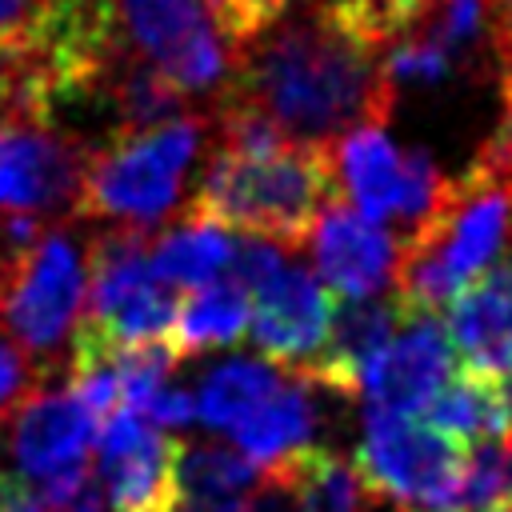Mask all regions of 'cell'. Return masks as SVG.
<instances>
[{"label":"cell","mask_w":512,"mask_h":512,"mask_svg":"<svg viewBox=\"0 0 512 512\" xmlns=\"http://www.w3.org/2000/svg\"><path fill=\"white\" fill-rule=\"evenodd\" d=\"M228 76L220 104L260 116L292 144L332 148L352 128L388 124L396 108L380 56L352 40L324 8H308L236 48Z\"/></svg>","instance_id":"1"},{"label":"cell","mask_w":512,"mask_h":512,"mask_svg":"<svg viewBox=\"0 0 512 512\" xmlns=\"http://www.w3.org/2000/svg\"><path fill=\"white\" fill-rule=\"evenodd\" d=\"M512 236V172L480 152L440 204L400 236L392 284L404 316H432L476 280Z\"/></svg>","instance_id":"2"},{"label":"cell","mask_w":512,"mask_h":512,"mask_svg":"<svg viewBox=\"0 0 512 512\" xmlns=\"http://www.w3.org/2000/svg\"><path fill=\"white\" fill-rule=\"evenodd\" d=\"M332 180V148L324 144H276L264 152L220 144L200 176L188 216L300 248L312 220L332 200Z\"/></svg>","instance_id":"3"},{"label":"cell","mask_w":512,"mask_h":512,"mask_svg":"<svg viewBox=\"0 0 512 512\" xmlns=\"http://www.w3.org/2000/svg\"><path fill=\"white\" fill-rule=\"evenodd\" d=\"M212 120L176 116L156 128L116 132L108 144L88 152L84 180L76 192V216L108 228H144L164 224L184 196V172L204 148Z\"/></svg>","instance_id":"4"},{"label":"cell","mask_w":512,"mask_h":512,"mask_svg":"<svg viewBox=\"0 0 512 512\" xmlns=\"http://www.w3.org/2000/svg\"><path fill=\"white\" fill-rule=\"evenodd\" d=\"M84 304V256L68 228H44L36 244L0 264V332L40 372L56 360Z\"/></svg>","instance_id":"5"},{"label":"cell","mask_w":512,"mask_h":512,"mask_svg":"<svg viewBox=\"0 0 512 512\" xmlns=\"http://www.w3.org/2000/svg\"><path fill=\"white\" fill-rule=\"evenodd\" d=\"M356 472L372 496L396 500L404 512H456L464 444L416 416L364 404Z\"/></svg>","instance_id":"6"},{"label":"cell","mask_w":512,"mask_h":512,"mask_svg":"<svg viewBox=\"0 0 512 512\" xmlns=\"http://www.w3.org/2000/svg\"><path fill=\"white\" fill-rule=\"evenodd\" d=\"M88 152L52 124L0 120V216L72 212Z\"/></svg>","instance_id":"7"},{"label":"cell","mask_w":512,"mask_h":512,"mask_svg":"<svg viewBox=\"0 0 512 512\" xmlns=\"http://www.w3.org/2000/svg\"><path fill=\"white\" fill-rule=\"evenodd\" d=\"M96 476L112 512H172L176 508V456L180 440L144 424L132 408H112L96 428Z\"/></svg>","instance_id":"8"},{"label":"cell","mask_w":512,"mask_h":512,"mask_svg":"<svg viewBox=\"0 0 512 512\" xmlns=\"http://www.w3.org/2000/svg\"><path fill=\"white\" fill-rule=\"evenodd\" d=\"M332 292L300 264H284L268 284L252 292V340L268 364L300 372L324 344L332 324Z\"/></svg>","instance_id":"9"},{"label":"cell","mask_w":512,"mask_h":512,"mask_svg":"<svg viewBox=\"0 0 512 512\" xmlns=\"http://www.w3.org/2000/svg\"><path fill=\"white\" fill-rule=\"evenodd\" d=\"M308 248L328 292L344 300H372L392 284L396 240L380 220L328 200L308 228Z\"/></svg>","instance_id":"10"},{"label":"cell","mask_w":512,"mask_h":512,"mask_svg":"<svg viewBox=\"0 0 512 512\" xmlns=\"http://www.w3.org/2000/svg\"><path fill=\"white\" fill-rule=\"evenodd\" d=\"M0 424L8 456L32 480L84 464L96 440V416L72 388H32Z\"/></svg>","instance_id":"11"},{"label":"cell","mask_w":512,"mask_h":512,"mask_svg":"<svg viewBox=\"0 0 512 512\" xmlns=\"http://www.w3.org/2000/svg\"><path fill=\"white\" fill-rule=\"evenodd\" d=\"M452 344L432 316H404L384 356L364 376L360 396L372 408L420 416L452 372Z\"/></svg>","instance_id":"12"},{"label":"cell","mask_w":512,"mask_h":512,"mask_svg":"<svg viewBox=\"0 0 512 512\" xmlns=\"http://www.w3.org/2000/svg\"><path fill=\"white\" fill-rule=\"evenodd\" d=\"M400 320H404V312L396 300H376V296L372 300H348L344 308L332 312V324H328L320 352L292 376L308 380L320 392L344 396V400L360 396L364 376L384 356Z\"/></svg>","instance_id":"13"},{"label":"cell","mask_w":512,"mask_h":512,"mask_svg":"<svg viewBox=\"0 0 512 512\" xmlns=\"http://www.w3.org/2000/svg\"><path fill=\"white\" fill-rule=\"evenodd\" d=\"M448 344L464 368L512 380V256L468 280L448 304Z\"/></svg>","instance_id":"14"},{"label":"cell","mask_w":512,"mask_h":512,"mask_svg":"<svg viewBox=\"0 0 512 512\" xmlns=\"http://www.w3.org/2000/svg\"><path fill=\"white\" fill-rule=\"evenodd\" d=\"M420 416L456 444L512 440V392L488 372L464 368L460 376H448Z\"/></svg>","instance_id":"15"},{"label":"cell","mask_w":512,"mask_h":512,"mask_svg":"<svg viewBox=\"0 0 512 512\" xmlns=\"http://www.w3.org/2000/svg\"><path fill=\"white\" fill-rule=\"evenodd\" d=\"M312 384L284 372V380L228 432L240 448V456H248L252 464L268 468L276 460H284L288 452L296 448H308L312 444V432H316V404H312Z\"/></svg>","instance_id":"16"},{"label":"cell","mask_w":512,"mask_h":512,"mask_svg":"<svg viewBox=\"0 0 512 512\" xmlns=\"http://www.w3.org/2000/svg\"><path fill=\"white\" fill-rule=\"evenodd\" d=\"M332 176H340L348 200L368 220H392L400 192V160L388 124H364L332 140Z\"/></svg>","instance_id":"17"},{"label":"cell","mask_w":512,"mask_h":512,"mask_svg":"<svg viewBox=\"0 0 512 512\" xmlns=\"http://www.w3.org/2000/svg\"><path fill=\"white\" fill-rule=\"evenodd\" d=\"M232 256V236L220 224L184 216L180 224L164 228L156 240H148V272L164 288H200L216 280L228 268Z\"/></svg>","instance_id":"18"},{"label":"cell","mask_w":512,"mask_h":512,"mask_svg":"<svg viewBox=\"0 0 512 512\" xmlns=\"http://www.w3.org/2000/svg\"><path fill=\"white\" fill-rule=\"evenodd\" d=\"M248 312H252V296L236 284V280H208L200 288L188 292V300L176 308L172 316V352L184 356H200L208 348H224L236 344L248 328Z\"/></svg>","instance_id":"19"},{"label":"cell","mask_w":512,"mask_h":512,"mask_svg":"<svg viewBox=\"0 0 512 512\" xmlns=\"http://www.w3.org/2000/svg\"><path fill=\"white\" fill-rule=\"evenodd\" d=\"M268 468L280 472L284 484L292 488L296 512H368L372 492L364 488L356 464H348L344 456H336L328 448L308 444Z\"/></svg>","instance_id":"20"},{"label":"cell","mask_w":512,"mask_h":512,"mask_svg":"<svg viewBox=\"0 0 512 512\" xmlns=\"http://www.w3.org/2000/svg\"><path fill=\"white\" fill-rule=\"evenodd\" d=\"M284 380V368L256 360V356H236L204 372L200 392H196V420H204L216 432H232L276 384Z\"/></svg>","instance_id":"21"},{"label":"cell","mask_w":512,"mask_h":512,"mask_svg":"<svg viewBox=\"0 0 512 512\" xmlns=\"http://www.w3.org/2000/svg\"><path fill=\"white\" fill-rule=\"evenodd\" d=\"M116 16L124 20L128 52L148 64L212 24L204 0H116Z\"/></svg>","instance_id":"22"},{"label":"cell","mask_w":512,"mask_h":512,"mask_svg":"<svg viewBox=\"0 0 512 512\" xmlns=\"http://www.w3.org/2000/svg\"><path fill=\"white\" fill-rule=\"evenodd\" d=\"M256 464L224 444H180L176 504H228L252 488Z\"/></svg>","instance_id":"23"},{"label":"cell","mask_w":512,"mask_h":512,"mask_svg":"<svg viewBox=\"0 0 512 512\" xmlns=\"http://www.w3.org/2000/svg\"><path fill=\"white\" fill-rule=\"evenodd\" d=\"M152 68L188 100V96H196V92L216 88V84L228 76V68H232V48H228V44L220 40V32L208 24V28H200L196 36H188L180 48H172L164 60H156Z\"/></svg>","instance_id":"24"},{"label":"cell","mask_w":512,"mask_h":512,"mask_svg":"<svg viewBox=\"0 0 512 512\" xmlns=\"http://www.w3.org/2000/svg\"><path fill=\"white\" fill-rule=\"evenodd\" d=\"M456 512H512V464L508 440L472 444L460 472Z\"/></svg>","instance_id":"25"},{"label":"cell","mask_w":512,"mask_h":512,"mask_svg":"<svg viewBox=\"0 0 512 512\" xmlns=\"http://www.w3.org/2000/svg\"><path fill=\"white\" fill-rule=\"evenodd\" d=\"M288 4L292 0H204L212 28L220 32V40L232 52L244 48L248 40H256L260 32H268L288 12Z\"/></svg>","instance_id":"26"},{"label":"cell","mask_w":512,"mask_h":512,"mask_svg":"<svg viewBox=\"0 0 512 512\" xmlns=\"http://www.w3.org/2000/svg\"><path fill=\"white\" fill-rule=\"evenodd\" d=\"M36 376H40V368H36L16 344L0 340V420L32 392Z\"/></svg>","instance_id":"27"},{"label":"cell","mask_w":512,"mask_h":512,"mask_svg":"<svg viewBox=\"0 0 512 512\" xmlns=\"http://www.w3.org/2000/svg\"><path fill=\"white\" fill-rule=\"evenodd\" d=\"M152 424H164V428H188L196 420V396L188 388H176V384H164L148 404L144 412Z\"/></svg>","instance_id":"28"},{"label":"cell","mask_w":512,"mask_h":512,"mask_svg":"<svg viewBox=\"0 0 512 512\" xmlns=\"http://www.w3.org/2000/svg\"><path fill=\"white\" fill-rule=\"evenodd\" d=\"M492 60L500 88H512V0H492Z\"/></svg>","instance_id":"29"},{"label":"cell","mask_w":512,"mask_h":512,"mask_svg":"<svg viewBox=\"0 0 512 512\" xmlns=\"http://www.w3.org/2000/svg\"><path fill=\"white\" fill-rule=\"evenodd\" d=\"M240 512H296V500H292V488L284 484V476L264 468L260 488L240 504Z\"/></svg>","instance_id":"30"},{"label":"cell","mask_w":512,"mask_h":512,"mask_svg":"<svg viewBox=\"0 0 512 512\" xmlns=\"http://www.w3.org/2000/svg\"><path fill=\"white\" fill-rule=\"evenodd\" d=\"M0 512H44V504L16 472L0 468Z\"/></svg>","instance_id":"31"},{"label":"cell","mask_w":512,"mask_h":512,"mask_svg":"<svg viewBox=\"0 0 512 512\" xmlns=\"http://www.w3.org/2000/svg\"><path fill=\"white\" fill-rule=\"evenodd\" d=\"M36 8H40V0H0V40L16 44L28 32Z\"/></svg>","instance_id":"32"},{"label":"cell","mask_w":512,"mask_h":512,"mask_svg":"<svg viewBox=\"0 0 512 512\" xmlns=\"http://www.w3.org/2000/svg\"><path fill=\"white\" fill-rule=\"evenodd\" d=\"M56 512H100V500H96V488H88V492H80L72 504H64V508H56Z\"/></svg>","instance_id":"33"},{"label":"cell","mask_w":512,"mask_h":512,"mask_svg":"<svg viewBox=\"0 0 512 512\" xmlns=\"http://www.w3.org/2000/svg\"><path fill=\"white\" fill-rule=\"evenodd\" d=\"M172 512H240V500H228V504H176Z\"/></svg>","instance_id":"34"},{"label":"cell","mask_w":512,"mask_h":512,"mask_svg":"<svg viewBox=\"0 0 512 512\" xmlns=\"http://www.w3.org/2000/svg\"><path fill=\"white\" fill-rule=\"evenodd\" d=\"M508 464H512V440H508Z\"/></svg>","instance_id":"35"},{"label":"cell","mask_w":512,"mask_h":512,"mask_svg":"<svg viewBox=\"0 0 512 512\" xmlns=\"http://www.w3.org/2000/svg\"><path fill=\"white\" fill-rule=\"evenodd\" d=\"M508 392H512V380H508Z\"/></svg>","instance_id":"36"}]
</instances>
